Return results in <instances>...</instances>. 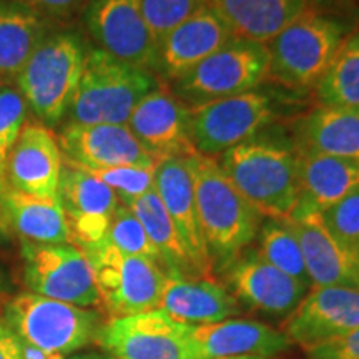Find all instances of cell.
Wrapping results in <instances>:
<instances>
[{"label":"cell","mask_w":359,"mask_h":359,"mask_svg":"<svg viewBox=\"0 0 359 359\" xmlns=\"http://www.w3.org/2000/svg\"><path fill=\"white\" fill-rule=\"evenodd\" d=\"M158 309L185 325H213L241 314L228 288L215 278L167 275Z\"/></svg>","instance_id":"7402d4cb"},{"label":"cell","mask_w":359,"mask_h":359,"mask_svg":"<svg viewBox=\"0 0 359 359\" xmlns=\"http://www.w3.org/2000/svg\"><path fill=\"white\" fill-rule=\"evenodd\" d=\"M296 142V154L359 160V109L314 107L298 123Z\"/></svg>","instance_id":"484cf974"},{"label":"cell","mask_w":359,"mask_h":359,"mask_svg":"<svg viewBox=\"0 0 359 359\" xmlns=\"http://www.w3.org/2000/svg\"><path fill=\"white\" fill-rule=\"evenodd\" d=\"M62 158L57 137L50 128L39 122H29L6 161L7 183L37 198H58Z\"/></svg>","instance_id":"ffe728a7"},{"label":"cell","mask_w":359,"mask_h":359,"mask_svg":"<svg viewBox=\"0 0 359 359\" xmlns=\"http://www.w3.org/2000/svg\"><path fill=\"white\" fill-rule=\"evenodd\" d=\"M309 8H316V11L330 12L331 13V2L330 0H306Z\"/></svg>","instance_id":"b9f144b4"},{"label":"cell","mask_w":359,"mask_h":359,"mask_svg":"<svg viewBox=\"0 0 359 359\" xmlns=\"http://www.w3.org/2000/svg\"><path fill=\"white\" fill-rule=\"evenodd\" d=\"M82 17L100 50L130 65L156 70L158 47L143 19L140 0H87Z\"/></svg>","instance_id":"7c38bea8"},{"label":"cell","mask_w":359,"mask_h":359,"mask_svg":"<svg viewBox=\"0 0 359 359\" xmlns=\"http://www.w3.org/2000/svg\"><path fill=\"white\" fill-rule=\"evenodd\" d=\"M0 359H24L22 339L4 320H0Z\"/></svg>","instance_id":"f35d334b"},{"label":"cell","mask_w":359,"mask_h":359,"mask_svg":"<svg viewBox=\"0 0 359 359\" xmlns=\"http://www.w3.org/2000/svg\"><path fill=\"white\" fill-rule=\"evenodd\" d=\"M331 13L349 22L353 27H359V0H330Z\"/></svg>","instance_id":"ab89813d"},{"label":"cell","mask_w":359,"mask_h":359,"mask_svg":"<svg viewBox=\"0 0 359 359\" xmlns=\"http://www.w3.org/2000/svg\"><path fill=\"white\" fill-rule=\"evenodd\" d=\"M321 217L331 235L359 257V187Z\"/></svg>","instance_id":"d590c367"},{"label":"cell","mask_w":359,"mask_h":359,"mask_svg":"<svg viewBox=\"0 0 359 359\" xmlns=\"http://www.w3.org/2000/svg\"><path fill=\"white\" fill-rule=\"evenodd\" d=\"M155 165H125L107 170L88 172L90 175L105 183L116 198L125 206L133 203L155 185Z\"/></svg>","instance_id":"d6a6232c"},{"label":"cell","mask_w":359,"mask_h":359,"mask_svg":"<svg viewBox=\"0 0 359 359\" xmlns=\"http://www.w3.org/2000/svg\"><path fill=\"white\" fill-rule=\"evenodd\" d=\"M0 212L22 241L43 245L70 243V230L60 198H37L0 183Z\"/></svg>","instance_id":"cb8c5ba5"},{"label":"cell","mask_w":359,"mask_h":359,"mask_svg":"<svg viewBox=\"0 0 359 359\" xmlns=\"http://www.w3.org/2000/svg\"><path fill=\"white\" fill-rule=\"evenodd\" d=\"M155 191L190 253L196 275L213 278V268L201 235L193 185L191 156H172L156 161Z\"/></svg>","instance_id":"d6986e66"},{"label":"cell","mask_w":359,"mask_h":359,"mask_svg":"<svg viewBox=\"0 0 359 359\" xmlns=\"http://www.w3.org/2000/svg\"><path fill=\"white\" fill-rule=\"evenodd\" d=\"M24 6L34 8L45 17L53 19H69L75 15L80 8L85 7L87 0H15Z\"/></svg>","instance_id":"74e56055"},{"label":"cell","mask_w":359,"mask_h":359,"mask_svg":"<svg viewBox=\"0 0 359 359\" xmlns=\"http://www.w3.org/2000/svg\"><path fill=\"white\" fill-rule=\"evenodd\" d=\"M314 93L320 105L359 109V27L341 45Z\"/></svg>","instance_id":"f546056e"},{"label":"cell","mask_w":359,"mask_h":359,"mask_svg":"<svg viewBox=\"0 0 359 359\" xmlns=\"http://www.w3.org/2000/svg\"><path fill=\"white\" fill-rule=\"evenodd\" d=\"M27 103L17 87H0V167L6 170L8 154L27 122Z\"/></svg>","instance_id":"e575fe53"},{"label":"cell","mask_w":359,"mask_h":359,"mask_svg":"<svg viewBox=\"0 0 359 359\" xmlns=\"http://www.w3.org/2000/svg\"><path fill=\"white\" fill-rule=\"evenodd\" d=\"M196 212L213 275L226 268L257 240L263 217L233 187L217 160L191 155Z\"/></svg>","instance_id":"6da1fadb"},{"label":"cell","mask_w":359,"mask_h":359,"mask_svg":"<svg viewBox=\"0 0 359 359\" xmlns=\"http://www.w3.org/2000/svg\"><path fill=\"white\" fill-rule=\"evenodd\" d=\"M50 32V24L42 13L15 0H0V87L15 82Z\"/></svg>","instance_id":"4316f807"},{"label":"cell","mask_w":359,"mask_h":359,"mask_svg":"<svg viewBox=\"0 0 359 359\" xmlns=\"http://www.w3.org/2000/svg\"><path fill=\"white\" fill-rule=\"evenodd\" d=\"M258 248L262 257L283 273L311 286L302 246L286 219L266 218L258 231Z\"/></svg>","instance_id":"4dcf8cb0"},{"label":"cell","mask_w":359,"mask_h":359,"mask_svg":"<svg viewBox=\"0 0 359 359\" xmlns=\"http://www.w3.org/2000/svg\"><path fill=\"white\" fill-rule=\"evenodd\" d=\"M70 359H102V354H80V356H74Z\"/></svg>","instance_id":"ee69618b"},{"label":"cell","mask_w":359,"mask_h":359,"mask_svg":"<svg viewBox=\"0 0 359 359\" xmlns=\"http://www.w3.org/2000/svg\"><path fill=\"white\" fill-rule=\"evenodd\" d=\"M359 327V290L311 286L286 318L283 333L304 351L314 349Z\"/></svg>","instance_id":"5bb4252c"},{"label":"cell","mask_w":359,"mask_h":359,"mask_svg":"<svg viewBox=\"0 0 359 359\" xmlns=\"http://www.w3.org/2000/svg\"><path fill=\"white\" fill-rule=\"evenodd\" d=\"M105 241L130 257L154 259L160 264L158 251L148 238L140 219L135 217L128 206L122 203L116 206Z\"/></svg>","instance_id":"1f68e13d"},{"label":"cell","mask_w":359,"mask_h":359,"mask_svg":"<svg viewBox=\"0 0 359 359\" xmlns=\"http://www.w3.org/2000/svg\"><path fill=\"white\" fill-rule=\"evenodd\" d=\"M22 263L24 283L30 293L80 308L100 303L95 273L87 255L77 246L22 241Z\"/></svg>","instance_id":"30bf717a"},{"label":"cell","mask_w":359,"mask_h":359,"mask_svg":"<svg viewBox=\"0 0 359 359\" xmlns=\"http://www.w3.org/2000/svg\"><path fill=\"white\" fill-rule=\"evenodd\" d=\"M231 37L222 19L203 4L158 45L156 72L172 82L217 52Z\"/></svg>","instance_id":"603a6c76"},{"label":"cell","mask_w":359,"mask_h":359,"mask_svg":"<svg viewBox=\"0 0 359 359\" xmlns=\"http://www.w3.org/2000/svg\"><path fill=\"white\" fill-rule=\"evenodd\" d=\"M286 222L302 246L311 286L359 290V257L331 235L320 212L296 203Z\"/></svg>","instance_id":"ac0fdd59"},{"label":"cell","mask_w":359,"mask_h":359,"mask_svg":"<svg viewBox=\"0 0 359 359\" xmlns=\"http://www.w3.org/2000/svg\"><path fill=\"white\" fill-rule=\"evenodd\" d=\"M22 358L24 359H65L58 354H52L47 351H42V349L32 346V344L22 341Z\"/></svg>","instance_id":"60d3db41"},{"label":"cell","mask_w":359,"mask_h":359,"mask_svg":"<svg viewBox=\"0 0 359 359\" xmlns=\"http://www.w3.org/2000/svg\"><path fill=\"white\" fill-rule=\"evenodd\" d=\"M127 127L155 161L172 156H191L190 109L168 87L158 85L135 107Z\"/></svg>","instance_id":"2e32d148"},{"label":"cell","mask_w":359,"mask_h":359,"mask_svg":"<svg viewBox=\"0 0 359 359\" xmlns=\"http://www.w3.org/2000/svg\"><path fill=\"white\" fill-rule=\"evenodd\" d=\"M62 158L85 172L125 165H155L127 125L64 123L57 135Z\"/></svg>","instance_id":"e0dca14e"},{"label":"cell","mask_w":359,"mask_h":359,"mask_svg":"<svg viewBox=\"0 0 359 359\" xmlns=\"http://www.w3.org/2000/svg\"><path fill=\"white\" fill-rule=\"evenodd\" d=\"M154 72L90 48L82 79L67 111L69 123L127 125L138 102L158 87Z\"/></svg>","instance_id":"5b68a950"},{"label":"cell","mask_w":359,"mask_h":359,"mask_svg":"<svg viewBox=\"0 0 359 359\" xmlns=\"http://www.w3.org/2000/svg\"><path fill=\"white\" fill-rule=\"evenodd\" d=\"M306 353L309 359H359V327Z\"/></svg>","instance_id":"8d00e7d4"},{"label":"cell","mask_w":359,"mask_h":359,"mask_svg":"<svg viewBox=\"0 0 359 359\" xmlns=\"http://www.w3.org/2000/svg\"><path fill=\"white\" fill-rule=\"evenodd\" d=\"M264 43L231 37L198 65L168 82V90L188 109L255 90L268 80Z\"/></svg>","instance_id":"52a82bcc"},{"label":"cell","mask_w":359,"mask_h":359,"mask_svg":"<svg viewBox=\"0 0 359 359\" xmlns=\"http://www.w3.org/2000/svg\"><path fill=\"white\" fill-rule=\"evenodd\" d=\"M233 37L269 43L308 8L306 0H205Z\"/></svg>","instance_id":"d4e9b609"},{"label":"cell","mask_w":359,"mask_h":359,"mask_svg":"<svg viewBox=\"0 0 359 359\" xmlns=\"http://www.w3.org/2000/svg\"><path fill=\"white\" fill-rule=\"evenodd\" d=\"M354 29L334 13L308 7L266 43L268 80L294 92L314 88Z\"/></svg>","instance_id":"7a4b0ae2"},{"label":"cell","mask_w":359,"mask_h":359,"mask_svg":"<svg viewBox=\"0 0 359 359\" xmlns=\"http://www.w3.org/2000/svg\"><path fill=\"white\" fill-rule=\"evenodd\" d=\"M299 160L298 203L323 213L359 187V160L296 154Z\"/></svg>","instance_id":"83f0119b"},{"label":"cell","mask_w":359,"mask_h":359,"mask_svg":"<svg viewBox=\"0 0 359 359\" xmlns=\"http://www.w3.org/2000/svg\"><path fill=\"white\" fill-rule=\"evenodd\" d=\"M8 233H11V228H8L6 218H4L2 212H0V236L6 238V236H8Z\"/></svg>","instance_id":"7bdbcfd3"},{"label":"cell","mask_w":359,"mask_h":359,"mask_svg":"<svg viewBox=\"0 0 359 359\" xmlns=\"http://www.w3.org/2000/svg\"><path fill=\"white\" fill-rule=\"evenodd\" d=\"M219 168L264 218L286 219L299 200V160L278 143L250 140L218 155Z\"/></svg>","instance_id":"3957f363"},{"label":"cell","mask_w":359,"mask_h":359,"mask_svg":"<svg viewBox=\"0 0 359 359\" xmlns=\"http://www.w3.org/2000/svg\"><path fill=\"white\" fill-rule=\"evenodd\" d=\"M6 182V173H4V168L0 167V183Z\"/></svg>","instance_id":"bcb514c9"},{"label":"cell","mask_w":359,"mask_h":359,"mask_svg":"<svg viewBox=\"0 0 359 359\" xmlns=\"http://www.w3.org/2000/svg\"><path fill=\"white\" fill-rule=\"evenodd\" d=\"M294 100L258 87L250 92L190 109V138L198 155L217 156L255 140L286 114Z\"/></svg>","instance_id":"8992f818"},{"label":"cell","mask_w":359,"mask_h":359,"mask_svg":"<svg viewBox=\"0 0 359 359\" xmlns=\"http://www.w3.org/2000/svg\"><path fill=\"white\" fill-rule=\"evenodd\" d=\"M188 341L193 359L273 358L291 348L288 336L276 327L262 321L235 318L213 325H190Z\"/></svg>","instance_id":"44dd1931"},{"label":"cell","mask_w":359,"mask_h":359,"mask_svg":"<svg viewBox=\"0 0 359 359\" xmlns=\"http://www.w3.org/2000/svg\"><path fill=\"white\" fill-rule=\"evenodd\" d=\"M142 13L156 47L173 29L203 6L205 0H140Z\"/></svg>","instance_id":"836d02e7"},{"label":"cell","mask_w":359,"mask_h":359,"mask_svg":"<svg viewBox=\"0 0 359 359\" xmlns=\"http://www.w3.org/2000/svg\"><path fill=\"white\" fill-rule=\"evenodd\" d=\"M135 217L140 219L148 238L158 251L160 266L165 275H180L185 278H201L196 275L190 253L175 226L173 219L156 195L155 188L128 205Z\"/></svg>","instance_id":"f1b7e54d"},{"label":"cell","mask_w":359,"mask_h":359,"mask_svg":"<svg viewBox=\"0 0 359 359\" xmlns=\"http://www.w3.org/2000/svg\"><path fill=\"white\" fill-rule=\"evenodd\" d=\"M58 198L70 230V243L88 250L105 241L118 198L105 183L64 161Z\"/></svg>","instance_id":"9a60e30c"},{"label":"cell","mask_w":359,"mask_h":359,"mask_svg":"<svg viewBox=\"0 0 359 359\" xmlns=\"http://www.w3.org/2000/svg\"><path fill=\"white\" fill-rule=\"evenodd\" d=\"M233 359H271V358H262V356H245V358H233Z\"/></svg>","instance_id":"f6af8a7d"},{"label":"cell","mask_w":359,"mask_h":359,"mask_svg":"<svg viewBox=\"0 0 359 359\" xmlns=\"http://www.w3.org/2000/svg\"><path fill=\"white\" fill-rule=\"evenodd\" d=\"M102 359H115V358H114V356H109V354L103 353V354H102Z\"/></svg>","instance_id":"7dc6e473"},{"label":"cell","mask_w":359,"mask_h":359,"mask_svg":"<svg viewBox=\"0 0 359 359\" xmlns=\"http://www.w3.org/2000/svg\"><path fill=\"white\" fill-rule=\"evenodd\" d=\"M223 278L240 306L278 318H288L311 288L273 266L253 248H246Z\"/></svg>","instance_id":"4fadbf2b"},{"label":"cell","mask_w":359,"mask_h":359,"mask_svg":"<svg viewBox=\"0 0 359 359\" xmlns=\"http://www.w3.org/2000/svg\"><path fill=\"white\" fill-rule=\"evenodd\" d=\"M190 325L161 309L103 323L95 343L115 359H193Z\"/></svg>","instance_id":"8fae6325"},{"label":"cell","mask_w":359,"mask_h":359,"mask_svg":"<svg viewBox=\"0 0 359 359\" xmlns=\"http://www.w3.org/2000/svg\"><path fill=\"white\" fill-rule=\"evenodd\" d=\"M4 321L25 343L65 358L97 339L102 314L88 308L22 293L6 304Z\"/></svg>","instance_id":"ba28073f"},{"label":"cell","mask_w":359,"mask_h":359,"mask_svg":"<svg viewBox=\"0 0 359 359\" xmlns=\"http://www.w3.org/2000/svg\"><path fill=\"white\" fill-rule=\"evenodd\" d=\"M83 253L95 273L98 306L109 321L158 309L167 278L158 263L130 257L107 241Z\"/></svg>","instance_id":"9c48e42d"},{"label":"cell","mask_w":359,"mask_h":359,"mask_svg":"<svg viewBox=\"0 0 359 359\" xmlns=\"http://www.w3.org/2000/svg\"><path fill=\"white\" fill-rule=\"evenodd\" d=\"M83 39L74 30L50 32L35 48L17 77L27 109L43 127L64 122L85 67Z\"/></svg>","instance_id":"277c9868"}]
</instances>
